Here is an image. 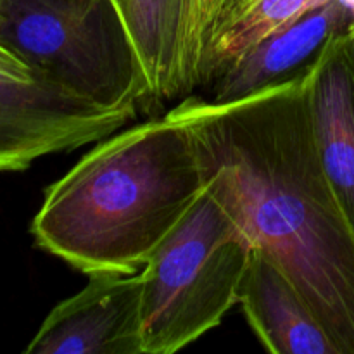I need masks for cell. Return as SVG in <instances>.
<instances>
[{
  "mask_svg": "<svg viewBox=\"0 0 354 354\" xmlns=\"http://www.w3.org/2000/svg\"><path fill=\"white\" fill-rule=\"evenodd\" d=\"M26 354H144L142 275L93 273L41 322Z\"/></svg>",
  "mask_w": 354,
  "mask_h": 354,
  "instance_id": "6",
  "label": "cell"
},
{
  "mask_svg": "<svg viewBox=\"0 0 354 354\" xmlns=\"http://www.w3.org/2000/svg\"><path fill=\"white\" fill-rule=\"evenodd\" d=\"M0 73H6V75L12 76H23V78L24 76L35 75L23 61H19L12 52H9L2 45H0Z\"/></svg>",
  "mask_w": 354,
  "mask_h": 354,
  "instance_id": "13",
  "label": "cell"
},
{
  "mask_svg": "<svg viewBox=\"0 0 354 354\" xmlns=\"http://www.w3.org/2000/svg\"><path fill=\"white\" fill-rule=\"evenodd\" d=\"M304 76L232 102L190 95L171 111L206 190L292 280L339 353L354 354V232L322 165Z\"/></svg>",
  "mask_w": 354,
  "mask_h": 354,
  "instance_id": "1",
  "label": "cell"
},
{
  "mask_svg": "<svg viewBox=\"0 0 354 354\" xmlns=\"http://www.w3.org/2000/svg\"><path fill=\"white\" fill-rule=\"evenodd\" d=\"M304 82L322 165L354 232V47L348 30L327 41Z\"/></svg>",
  "mask_w": 354,
  "mask_h": 354,
  "instance_id": "8",
  "label": "cell"
},
{
  "mask_svg": "<svg viewBox=\"0 0 354 354\" xmlns=\"http://www.w3.org/2000/svg\"><path fill=\"white\" fill-rule=\"evenodd\" d=\"M241 225L204 190L142 275V353L173 354L220 327L239 304L252 254Z\"/></svg>",
  "mask_w": 354,
  "mask_h": 354,
  "instance_id": "3",
  "label": "cell"
},
{
  "mask_svg": "<svg viewBox=\"0 0 354 354\" xmlns=\"http://www.w3.org/2000/svg\"><path fill=\"white\" fill-rule=\"evenodd\" d=\"M239 304L266 351L341 354L292 280L258 248L252 249Z\"/></svg>",
  "mask_w": 354,
  "mask_h": 354,
  "instance_id": "9",
  "label": "cell"
},
{
  "mask_svg": "<svg viewBox=\"0 0 354 354\" xmlns=\"http://www.w3.org/2000/svg\"><path fill=\"white\" fill-rule=\"evenodd\" d=\"M235 0H190L189 76L190 88L203 83V64L211 37Z\"/></svg>",
  "mask_w": 354,
  "mask_h": 354,
  "instance_id": "12",
  "label": "cell"
},
{
  "mask_svg": "<svg viewBox=\"0 0 354 354\" xmlns=\"http://www.w3.org/2000/svg\"><path fill=\"white\" fill-rule=\"evenodd\" d=\"M348 33H349V38H351V41H353V47H354V21L351 24H349V28H348Z\"/></svg>",
  "mask_w": 354,
  "mask_h": 354,
  "instance_id": "15",
  "label": "cell"
},
{
  "mask_svg": "<svg viewBox=\"0 0 354 354\" xmlns=\"http://www.w3.org/2000/svg\"><path fill=\"white\" fill-rule=\"evenodd\" d=\"M120 12L149 83V97L192 92L189 76L190 0H111Z\"/></svg>",
  "mask_w": 354,
  "mask_h": 354,
  "instance_id": "10",
  "label": "cell"
},
{
  "mask_svg": "<svg viewBox=\"0 0 354 354\" xmlns=\"http://www.w3.org/2000/svg\"><path fill=\"white\" fill-rule=\"evenodd\" d=\"M204 190L192 137L169 111L97 142L45 190L31 234L85 275L140 273Z\"/></svg>",
  "mask_w": 354,
  "mask_h": 354,
  "instance_id": "2",
  "label": "cell"
},
{
  "mask_svg": "<svg viewBox=\"0 0 354 354\" xmlns=\"http://www.w3.org/2000/svg\"><path fill=\"white\" fill-rule=\"evenodd\" d=\"M353 14L328 0L290 26L270 35L209 80L213 102H232L304 76L334 35L348 30Z\"/></svg>",
  "mask_w": 354,
  "mask_h": 354,
  "instance_id": "7",
  "label": "cell"
},
{
  "mask_svg": "<svg viewBox=\"0 0 354 354\" xmlns=\"http://www.w3.org/2000/svg\"><path fill=\"white\" fill-rule=\"evenodd\" d=\"M2 2H3V0H0V6H2Z\"/></svg>",
  "mask_w": 354,
  "mask_h": 354,
  "instance_id": "16",
  "label": "cell"
},
{
  "mask_svg": "<svg viewBox=\"0 0 354 354\" xmlns=\"http://www.w3.org/2000/svg\"><path fill=\"white\" fill-rule=\"evenodd\" d=\"M0 45L99 107H137L149 97L144 66L111 0H3Z\"/></svg>",
  "mask_w": 354,
  "mask_h": 354,
  "instance_id": "4",
  "label": "cell"
},
{
  "mask_svg": "<svg viewBox=\"0 0 354 354\" xmlns=\"http://www.w3.org/2000/svg\"><path fill=\"white\" fill-rule=\"evenodd\" d=\"M342 3H344L346 7H348L349 9V12L353 14V17H354V0H341Z\"/></svg>",
  "mask_w": 354,
  "mask_h": 354,
  "instance_id": "14",
  "label": "cell"
},
{
  "mask_svg": "<svg viewBox=\"0 0 354 354\" xmlns=\"http://www.w3.org/2000/svg\"><path fill=\"white\" fill-rule=\"evenodd\" d=\"M325 2L328 0H235L211 37L203 64V83L266 37L290 26Z\"/></svg>",
  "mask_w": 354,
  "mask_h": 354,
  "instance_id": "11",
  "label": "cell"
},
{
  "mask_svg": "<svg viewBox=\"0 0 354 354\" xmlns=\"http://www.w3.org/2000/svg\"><path fill=\"white\" fill-rule=\"evenodd\" d=\"M135 113L137 107L95 106L40 75L0 73V173L24 171L44 156L97 144Z\"/></svg>",
  "mask_w": 354,
  "mask_h": 354,
  "instance_id": "5",
  "label": "cell"
}]
</instances>
